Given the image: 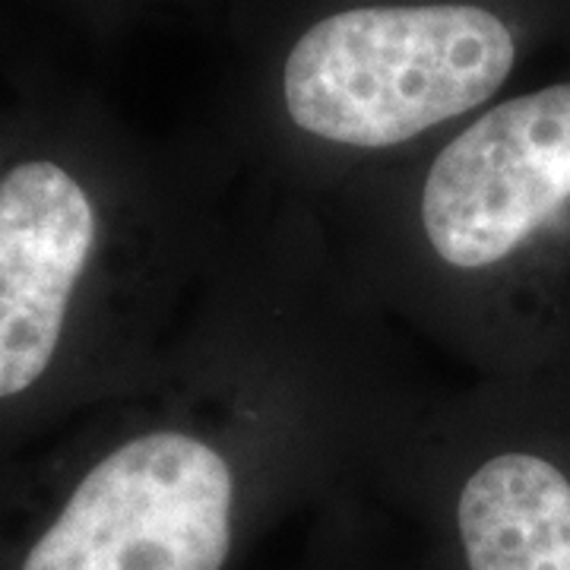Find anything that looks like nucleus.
<instances>
[{
    "label": "nucleus",
    "instance_id": "1",
    "mask_svg": "<svg viewBox=\"0 0 570 570\" xmlns=\"http://www.w3.org/2000/svg\"><path fill=\"white\" fill-rule=\"evenodd\" d=\"M352 285L475 377L570 358V48L419 159L317 209Z\"/></svg>",
    "mask_w": 570,
    "mask_h": 570
},
{
    "label": "nucleus",
    "instance_id": "2",
    "mask_svg": "<svg viewBox=\"0 0 570 570\" xmlns=\"http://www.w3.org/2000/svg\"><path fill=\"white\" fill-rule=\"evenodd\" d=\"M570 48V0H298L269 22L245 140L264 190L326 209Z\"/></svg>",
    "mask_w": 570,
    "mask_h": 570
},
{
    "label": "nucleus",
    "instance_id": "3",
    "mask_svg": "<svg viewBox=\"0 0 570 570\" xmlns=\"http://www.w3.org/2000/svg\"><path fill=\"white\" fill-rule=\"evenodd\" d=\"M377 475L441 510L463 570H570V358L428 390Z\"/></svg>",
    "mask_w": 570,
    "mask_h": 570
}]
</instances>
